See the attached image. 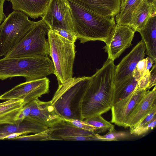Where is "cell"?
Listing matches in <instances>:
<instances>
[{
  "mask_svg": "<svg viewBox=\"0 0 156 156\" xmlns=\"http://www.w3.org/2000/svg\"><path fill=\"white\" fill-rule=\"evenodd\" d=\"M30 112V108L29 106L27 104L24 105L17 117V123H19L23 121L29 115Z\"/></svg>",
  "mask_w": 156,
  "mask_h": 156,
  "instance_id": "d6a6232c",
  "label": "cell"
},
{
  "mask_svg": "<svg viewBox=\"0 0 156 156\" xmlns=\"http://www.w3.org/2000/svg\"><path fill=\"white\" fill-rule=\"evenodd\" d=\"M148 4L156 7V0H145Z\"/></svg>",
  "mask_w": 156,
  "mask_h": 156,
  "instance_id": "ab89813d",
  "label": "cell"
},
{
  "mask_svg": "<svg viewBox=\"0 0 156 156\" xmlns=\"http://www.w3.org/2000/svg\"><path fill=\"white\" fill-rule=\"evenodd\" d=\"M147 90L136 88L129 95L112 105L111 122L124 127L127 118L144 95Z\"/></svg>",
  "mask_w": 156,
  "mask_h": 156,
  "instance_id": "8fae6325",
  "label": "cell"
},
{
  "mask_svg": "<svg viewBox=\"0 0 156 156\" xmlns=\"http://www.w3.org/2000/svg\"><path fill=\"white\" fill-rule=\"evenodd\" d=\"M30 112L27 118L50 128L63 119L57 112L51 101H43L37 99L27 104Z\"/></svg>",
  "mask_w": 156,
  "mask_h": 156,
  "instance_id": "30bf717a",
  "label": "cell"
},
{
  "mask_svg": "<svg viewBox=\"0 0 156 156\" xmlns=\"http://www.w3.org/2000/svg\"><path fill=\"white\" fill-rule=\"evenodd\" d=\"M83 120L96 128L99 133L105 132L111 128H115L114 125L105 119L101 115L87 118Z\"/></svg>",
  "mask_w": 156,
  "mask_h": 156,
  "instance_id": "484cf974",
  "label": "cell"
},
{
  "mask_svg": "<svg viewBox=\"0 0 156 156\" xmlns=\"http://www.w3.org/2000/svg\"><path fill=\"white\" fill-rule=\"evenodd\" d=\"M90 79L91 76L73 77L58 85L51 101L63 119H80L79 103Z\"/></svg>",
  "mask_w": 156,
  "mask_h": 156,
  "instance_id": "277c9868",
  "label": "cell"
},
{
  "mask_svg": "<svg viewBox=\"0 0 156 156\" xmlns=\"http://www.w3.org/2000/svg\"><path fill=\"white\" fill-rule=\"evenodd\" d=\"M48 140H65L80 136L94 134L93 132L78 128L63 119L50 128Z\"/></svg>",
  "mask_w": 156,
  "mask_h": 156,
  "instance_id": "9a60e30c",
  "label": "cell"
},
{
  "mask_svg": "<svg viewBox=\"0 0 156 156\" xmlns=\"http://www.w3.org/2000/svg\"><path fill=\"white\" fill-rule=\"evenodd\" d=\"M153 16H156V7L143 0L133 12L128 26L135 32H139L144 28L150 18Z\"/></svg>",
  "mask_w": 156,
  "mask_h": 156,
  "instance_id": "ac0fdd59",
  "label": "cell"
},
{
  "mask_svg": "<svg viewBox=\"0 0 156 156\" xmlns=\"http://www.w3.org/2000/svg\"><path fill=\"white\" fill-rule=\"evenodd\" d=\"M116 66L108 58L102 67L91 76L79 105L80 119L101 115L111 110Z\"/></svg>",
  "mask_w": 156,
  "mask_h": 156,
  "instance_id": "6da1fadb",
  "label": "cell"
},
{
  "mask_svg": "<svg viewBox=\"0 0 156 156\" xmlns=\"http://www.w3.org/2000/svg\"><path fill=\"white\" fill-rule=\"evenodd\" d=\"M156 85L151 90H147L135 108L129 115L124 128L133 127L142 120L156 106Z\"/></svg>",
  "mask_w": 156,
  "mask_h": 156,
  "instance_id": "4fadbf2b",
  "label": "cell"
},
{
  "mask_svg": "<svg viewBox=\"0 0 156 156\" xmlns=\"http://www.w3.org/2000/svg\"><path fill=\"white\" fill-rule=\"evenodd\" d=\"M150 72V81L148 89H149L156 85V65L153 66Z\"/></svg>",
  "mask_w": 156,
  "mask_h": 156,
  "instance_id": "836d02e7",
  "label": "cell"
},
{
  "mask_svg": "<svg viewBox=\"0 0 156 156\" xmlns=\"http://www.w3.org/2000/svg\"><path fill=\"white\" fill-rule=\"evenodd\" d=\"M135 32L128 26L116 24L110 43L103 48L108 54V58L114 61L131 46Z\"/></svg>",
  "mask_w": 156,
  "mask_h": 156,
  "instance_id": "9c48e42d",
  "label": "cell"
},
{
  "mask_svg": "<svg viewBox=\"0 0 156 156\" xmlns=\"http://www.w3.org/2000/svg\"><path fill=\"white\" fill-rule=\"evenodd\" d=\"M146 61V70H149L152 66L153 63H154L153 59L150 57H148L145 58Z\"/></svg>",
  "mask_w": 156,
  "mask_h": 156,
  "instance_id": "74e56055",
  "label": "cell"
},
{
  "mask_svg": "<svg viewBox=\"0 0 156 156\" xmlns=\"http://www.w3.org/2000/svg\"><path fill=\"white\" fill-rule=\"evenodd\" d=\"M156 125V116L147 124L134 132L133 134L136 136L141 135L147 133L150 130L153 129Z\"/></svg>",
  "mask_w": 156,
  "mask_h": 156,
  "instance_id": "4dcf8cb0",
  "label": "cell"
},
{
  "mask_svg": "<svg viewBox=\"0 0 156 156\" xmlns=\"http://www.w3.org/2000/svg\"><path fill=\"white\" fill-rule=\"evenodd\" d=\"M132 74L134 76L136 80L138 81L142 76V75L137 70L136 68L135 69L132 73Z\"/></svg>",
  "mask_w": 156,
  "mask_h": 156,
  "instance_id": "f35d334b",
  "label": "cell"
},
{
  "mask_svg": "<svg viewBox=\"0 0 156 156\" xmlns=\"http://www.w3.org/2000/svg\"><path fill=\"white\" fill-rule=\"evenodd\" d=\"M105 134L101 135L95 133V136L101 141H117L129 138L131 135L125 131H117L115 128H111Z\"/></svg>",
  "mask_w": 156,
  "mask_h": 156,
  "instance_id": "d4e9b609",
  "label": "cell"
},
{
  "mask_svg": "<svg viewBox=\"0 0 156 156\" xmlns=\"http://www.w3.org/2000/svg\"><path fill=\"white\" fill-rule=\"evenodd\" d=\"M49 55L54 66L58 85L73 77L76 51L75 43L50 29L48 34Z\"/></svg>",
  "mask_w": 156,
  "mask_h": 156,
  "instance_id": "5b68a950",
  "label": "cell"
},
{
  "mask_svg": "<svg viewBox=\"0 0 156 156\" xmlns=\"http://www.w3.org/2000/svg\"><path fill=\"white\" fill-rule=\"evenodd\" d=\"M101 15L115 17L120 12L121 0H69Z\"/></svg>",
  "mask_w": 156,
  "mask_h": 156,
  "instance_id": "5bb4252c",
  "label": "cell"
},
{
  "mask_svg": "<svg viewBox=\"0 0 156 156\" xmlns=\"http://www.w3.org/2000/svg\"><path fill=\"white\" fill-rule=\"evenodd\" d=\"M26 135L22 132H16L9 135L5 137L4 140H12L13 139L21 135Z\"/></svg>",
  "mask_w": 156,
  "mask_h": 156,
  "instance_id": "8d00e7d4",
  "label": "cell"
},
{
  "mask_svg": "<svg viewBox=\"0 0 156 156\" xmlns=\"http://www.w3.org/2000/svg\"><path fill=\"white\" fill-rule=\"evenodd\" d=\"M138 82L132 74L122 80L115 82L112 105L131 93L136 88Z\"/></svg>",
  "mask_w": 156,
  "mask_h": 156,
  "instance_id": "7402d4cb",
  "label": "cell"
},
{
  "mask_svg": "<svg viewBox=\"0 0 156 156\" xmlns=\"http://www.w3.org/2000/svg\"><path fill=\"white\" fill-rule=\"evenodd\" d=\"M5 1L0 0V24L6 17L3 11L4 4Z\"/></svg>",
  "mask_w": 156,
  "mask_h": 156,
  "instance_id": "d590c367",
  "label": "cell"
},
{
  "mask_svg": "<svg viewBox=\"0 0 156 156\" xmlns=\"http://www.w3.org/2000/svg\"><path fill=\"white\" fill-rule=\"evenodd\" d=\"M67 0L72 18L74 33L80 43L99 41L108 45L116 25L115 17L101 15Z\"/></svg>",
  "mask_w": 156,
  "mask_h": 156,
  "instance_id": "7a4b0ae2",
  "label": "cell"
},
{
  "mask_svg": "<svg viewBox=\"0 0 156 156\" xmlns=\"http://www.w3.org/2000/svg\"><path fill=\"white\" fill-rule=\"evenodd\" d=\"M150 81V70H146L137 83L136 88L140 90H147Z\"/></svg>",
  "mask_w": 156,
  "mask_h": 156,
  "instance_id": "f546056e",
  "label": "cell"
},
{
  "mask_svg": "<svg viewBox=\"0 0 156 156\" xmlns=\"http://www.w3.org/2000/svg\"><path fill=\"white\" fill-rule=\"evenodd\" d=\"M14 10L21 12L34 19L41 17L51 0H7Z\"/></svg>",
  "mask_w": 156,
  "mask_h": 156,
  "instance_id": "2e32d148",
  "label": "cell"
},
{
  "mask_svg": "<svg viewBox=\"0 0 156 156\" xmlns=\"http://www.w3.org/2000/svg\"><path fill=\"white\" fill-rule=\"evenodd\" d=\"M49 44L46 36L43 37L30 44L15 51H11L5 57L11 58L49 55Z\"/></svg>",
  "mask_w": 156,
  "mask_h": 156,
  "instance_id": "d6986e66",
  "label": "cell"
},
{
  "mask_svg": "<svg viewBox=\"0 0 156 156\" xmlns=\"http://www.w3.org/2000/svg\"><path fill=\"white\" fill-rule=\"evenodd\" d=\"M143 0H127L119 13L115 16L117 24L129 26L133 12Z\"/></svg>",
  "mask_w": 156,
  "mask_h": 156,
  "instance_id": "cb8c5ba5",
  "label": "cell"
},
{
  "mask_svg": "<svg viewBox=\"0 0 156 156\" xmlns=\"http://www.w3.org/2000/svg\"><path fill=\"white\" fill-rule=\"evenodd\" d=\"M48 128L34 120L26 118L19 123L0 125V140L6 136L16 132H22L26 135L36 133L45 130Z\"/></svg>",
  "mask_w": 156,
  "mask_h": 156,
  "instance_id": "e0dca14e",
  "label": "cell"
},
{
  "mask_svg": "<svg viewBox=\"0 0 156 156\" xmlns=\"http://www.w3.org/2000/svg\"><path fill=\"white\" fill-rule=\"evenodd\" d=\"M50 128L43 131L30 135H22L12 140L22 141H45L48 140Z\"/></svg>",
  "mask_w": 156,
  "mask_h": 156,
  "instance_id": "4316f807",
  "label": "cell"
},
{
  "mask_svg": "<svg viewBox=\"0 0 156 156\" xmlns=\"http://www.w3.org/2000/svg\"><path fill=\"white\" fill-rule=\"evenodd\" d=\"M70 41L75 43L77 39L76 35L73 33L62 28H53L50 29Z\"/></svg>",
  "mask_w": 156,
  "mask_h": 156,
  "instance_id": "1f68e13d",
  "label": "cell"
},
{
  "mask_svg": "<svg viewBox=\"0 0 156 156\" xmlns=\"http://www.w3.org/2000/svg\"><path fill=\"white\" fill-rule=\"evenodd\" d=\"M36 22L24 13L14 10L0 25V57L5 56L22 40Z\"/></svg>",
  "mask_w": 156,
  "mask_h": 156,
  "instance_id": "8992f818",
  "label": "cell"
},
{
  "mask_svg": "<svg viewBox=\"0 0 156 156\" xmlns=\"http://www.w3.org/2000/svg\"><path fill=\"white\" fill-rule=\"evenodd\" d=\"M52 60L48 56L4 58L0 59V80L23 77L26 81L41 79L54 73Z\"/></svg>",
  "mask_w": 156,
  "mask_h": 156,
  "instance_id": "3957f363",
  "label": "cell"
},
{
  "mask_svg": "<svg viewBox=\"0 0 156 156\" xmlns=\"http://www.w3.org/2000/svg\"><path fill=\"white\" fill-rule=\"evenodd\" d=\"M156 116V106L154 107L149 114L136 126L129 127V133L132 135L143 126L147 124Z\"/></svg>",
  "mask_w": 156,
  "mask_h": 156,
  "instance_id": "f1b7e54d",
  "label": "cell"
},
{
  "mask_svg": "<svg viewBox=\"0 0 156 156\" xmlns=\"http://www.w3.org/2000/svg\"><path fill=\"white\" fill-rule=\"evenodd\" d=\"M127 0H121V9L122 8L125 4Z\"/></svg>",
  "mask_w": 156,
  "mask_h": 156,
  "instance_id": "60d3db41",
  "label": "cell"
},
{
  "mask_svg": "<svg viewBox=\"0 0 156 156\" xmlns=\"http://www.w3.org/2000/svg\"><path fill=\"white\" fill-rule=\"evenodd\" d=\"M50 28L42 20L35 23L20 43L11 51L20 50L47 35Z\"/></svg>",
  "mask_w": 156,
  "mask_h": 156,
  "instance_id": "603a6c76",
  "label": "cell"
},
{
  "mask_svg": "<svg viewBox=\"0 0 156 156\" xmlns=\"http://www.w3.org/2000/svg\"><path fill=\"white\" fill-rule=\"evenodd\" d=\"M146 46L141 40L116 66L115 82L122 80L132 74L138 62L144 58Z\"/></svg>",
  "mask_w": 156,
  "mask_h": 156,
  "instance_id": "7c38bea8",
  "label": "cell"
},
{
  "mask_svg": "<svg viewBox=\"0 0 156 156\" xmlns=\"http://www.w3.org/2000/svg\"><path fill=\"white\" fill-rule=\"evenodd\" d=\"M146 46V54L156 62V16L149 19L144 28L139 32Z\"/></svg>",
  "mask_w": 156,
  "mask_h": 156,
  "instance_id": "ffe728a7",
  "label": "cell"
},
{
  "mask_svg": "<svg viewBox=\"0 0 156 156\" xmlns=\"http://www.w3.org/2000/svg\"><path fill=\"white\" fill-rule=\"evenodd\" d=\"M41 18L50 29L62 28L74 34L67 0H51Z\"/></svg>",
  "mask_w": 156,
  "mask_h": 156,
  "instance_id": "ba28073f",
  "label": "cell"
},
{
  "mask_svg": "<svg viewBox=\"0 0 156 156\" xmlns=\"http://www.w3.org/2000/svg\"><path fill=\"white\" fill-rule=\"evenodd\" d=\"M146 61L145 58L140 61L137 63L136 68L142 75L146 68Z\"/></svg>",
  "mask_w": 156,
  "mask_h": 156,
  "instance_id": "e575fe53",
  "label": "cell"
},
{
  "mask_svg": "<svg viewBox=\"0 0 156 156\" xmlns=\"http://www.w3.org/2000/svg\"><path fill=\"white\" fill-rule=\"evenodd\" d=\"M23 106L21 100L9 99L0 103V125L18 124L17 117Z\"/></svg>",
  "mask_w": 156,
  "mask_h": 156,
  "instance_id": "44dd1931",
  "label": "cell"
},
{
  "mask_svg": "<svg viewBox=\"0 0 156 156\" xmlns=\"http://www.w3.org/2000/svg\"><path fill=\"white\" fill-rule=\"evenodd\" d=\"M63 119L78 128L91 131L95 133H99L98 129L96 128L84 120L79 119Z\"/></svg>",
  "mask_w": 156,
  "mask_h": 156,
  "instance_id": "83f0119b",
  "label": "cell"
},
{
  "mask_svg": "<svg viewBox=\"0 0 156 156\" xmlns=\"http://www.w3.org/2000/svg\"><path fill=\"white\" fill-rule=\"evenodd\" d=\"M50 81L47 77L20 83L0 96V100H21L24 106L49 91Z\"/></svg>",
  "mask_w": 156,
  "mask_h": 156,
  "instance_id": "52a82bcc",
  "label": "cell"
}]
</instances>
